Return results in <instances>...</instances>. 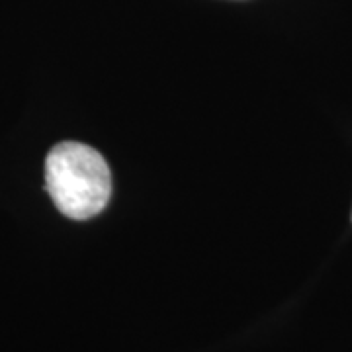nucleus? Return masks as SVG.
<instances>
[{
  "label": "nucleus",
  "instance_id": "nucleus-1",
  "mask_svg": "<svg viewBox=\"0 0 352 352\" xmlns=\"http://www.w3.org/2000/svg\"><path fill=\"white\" fill-rule=\"evenodd\" d=\"M45 188L65 217L85 221L108 206L112 175L96 149L85 143L63 141L45 159Z\"/></svg>",
  "mask_w": 352,
  "mask_h": 352
}]
</instances>
